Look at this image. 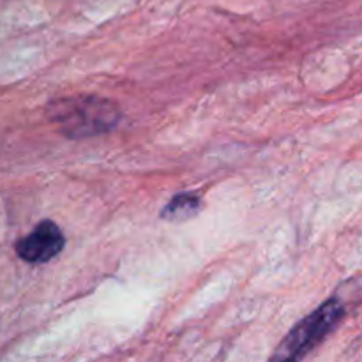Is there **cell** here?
Returning <instances> with one entry per match:
<instances>
[{
  "mask_svg": "<svg viewBox=\"0 0 362 362\" xmlns=\"http://www.w3.org/2000/svg\"><path fill=\"white\" fill-rule=\"evenodd\" d=\"M66 246V237L57 223L45 219L28 235L21 237L14 250L27 264H46L55 258Z\"/></svg>",
  "mask_w": 362,
  "mask_h": 362,
  "instance_id": "cell-3",
  "label": "cell"
},
{
  "mask_svg": "<svg viewBox=\"0 0 362 362\" xmlns=\"http://www.w3.org/2000/svg\"><path fill=\"white\" fill-rule=\"evenodd\" d=\"M200 209V198L193 193H179L165 205L161 211V218L170 221H182L194 216Z\"/></svg>",
  "mask_w": 362,
  "mask_h": 362,
  "instance_id": "cell-4",
  "label": "cell"
},
{
  "mask_svg": "<svg viewBox=\"0 0 362 362\" xmlns=\"http://www.w3.org/2000/svg\"><path fill=\"white\" fill-rule=\"evenodd\" d=\"M46 117L66 138L81 140L110 133L122 113L110 99L80 94L52 101L46 106Z\"/></svg>",
  "mask_w": 362,
  "mask_h": 362,
  "instance_id": "cell-1",
  "label": "cell"
},
{
  "mask_svg": "<svg viewBox=\"0 0 362 362\" xmlns=\"http://www.w3.org/2000/svg\"><path fill=\"white\" fill-rule=\"evenodd\" d=\"M345 315L341 300L329 299L322 304L318 310L308 315L304 320H300L292 331L286 334V338L276 349L272 356L274 361H290V359H303L306 354L317 345H320L329 334L336 329V325L341 322Z\"/></svg>",
  "mask_w": 362,
  "mask_h": 362,
  "instance_id": "cell-2",
  "label": "cell"
}]
</instances>
